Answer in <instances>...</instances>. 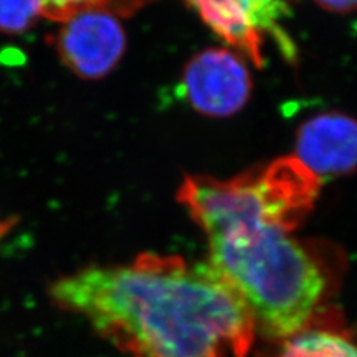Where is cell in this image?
Masks as SVG:
<instances>
[{
    "label": "cell",
    "instance_id": "cell-10",
    "mask_svg": "<svg viewBox=\"0 0 357 357\" xmlns=\"http://www.w3.org/2000/svg\"><path fill=\"white\" fill-rule=\"evenodd\" d=\"M110 0H43L42 15L64 22L89 9L106 8Z\"/></svg>",
    "mask_w": 357,
    "mask_h": 357
},
{
    "label": "cell",
    "instance_id": "cell-5",
    "mask_svg": "<svg viewBox=\"0 0 357 357\" xmlns=\"http://www.w3.org/2000/svg\"><path fill=\"white\" fill-rule=\"evenodd\" d=\"M252 75L228 48H207L185 66L178 91L198 114L208 118L236 115L252 96Z\"/></svg>",
    "mask_w": 357,
    "mask_h": 357
},
{
    "label": "cell",
    "instance_id": "cell-7",
    "mask_svg": "<svg viewBox=\"0 0 357 357\" xmlns=\"http://www.w3.org/2000/svg\"><path fill=\"white\" fill-rule=\"evenodd\" d=\"M296 158L320 181L357 169V121L338 110L311 116L296 131Z\"/></svg>",
    "mask_w": 357,
    "mask_h": 357
},
{
    "label": "cell",
    "instance_id": "cell-11",
    "mask_svg": "<svg viewBox=\"0 0 357 357\" xmlns=\"http://www.w3.org/2000/svg\"><path fill=\"white\" fill-rule=\"evenodd\" d=\"M321 9L335 14H350L357 10V0H312Z\"/></svg>",
    "mask_w": 357,
    "mask_h": 357
},
{
    "label": "cell",
    "instance_id": "cell-4",
    "mask_svg": "<svg viewBox=\"0 0 357 357\" xmlns=\"http://www.w3.org/2000/svg\"><path fill=\"white\" fill-rule=\"evenodd\" d=\"M204 24L231 48L243 52L256 67H264L265 39H275L289 60H295V45L282 29L289 13L286 0H186Z\"/></svg>",
    "mask_w": 357,
    "mask_h": 357
},
{
    "label": "cell",
    "instance_id": "cell-3",
    "mask_svg": "<svg viewBox=\"0 0 357 357\" xmlns=\"http://www.w3.org/2000/svg\"><path fill=\"white\" fill-rule=\"evenodd\" d=\"M320 185L296 156H280L227 181L188 176L177 201L207 237L255 225L292 234L314 208Z\"/></svg>",
    "mask_w": 357,
    "mask_h": 357
},
{
    "label": "cell",
    "instance_id": "cell-1",
    "mask_svg": "<svg viewBox=\"0 0 357 357\" xmlns=\"http://www.w3.org/2000/svg\"><path fill=\"white\" fill-rule=\"evenodd\" d=\"M50 296L127 357H248L256 337L225 278L176 255L85 266L54 282Z\"/></svg>",
    "mask_w": 357,
    "mask_h": 357
},
{
    "label": "cell",
    "instance_id": "cell-2",
    "mask_svg": "<svg viewBox=\"0 0 357 357\" xmlns=\"http://www.w3.org/2000/svg\"><path fill=\"white\" fill-rule=\"evenodd\" d=\"M208 238V264L240 295L256 333L283 342L323 328L328 299L344 266L332 243L299 240L268 225L236 228Z\"/></svg>",
    "mask_w": 357,
    "mask_h": 357
},
{
    "label": "cell",
    "instance_id": "cell-9",
    "mask_svg": "<svg viewBox=\"0 0 357 357\" xmlns=\"http://www.w3.org/2000/svg\"><path fill=\"white\" fill-rule=\"evenodd\" d=\"M43 0H0V31L21 33L42 14Z\"/></svg>",
    "mask_w": 357,
    "mask_h": 357
},
{
    "label": "cell",
    "instance_id": "cell-6",
    "mask_svg": "<svg viewBox=\"0 0 357 357\" xmlns=\"http://www.w3.org/2000/svg\"><path fill=\"white\" fill-rule=\"evenodd\" d=\"M55 36L60 59L85 79H98L115 69L126 51V31L105 8L89 9L61 22Z\"/></svg>",
    "mask_w": 357,
    "mask_h": 357
},
{
    "label": "cell",
    "instance_id": "cell-8",
    "mask_svg": "<svg viewBox=\"0 0 357 357\" xmlns=\"http://www.w3.org/2000/svg\"><path fill=\"white\" fill-rule=\"evenodd\" d=\"M274 357H357V345L329 328H312L282 342Z\"/></svg>",
    "mask_w": 357,
    "mask_h": 357
}]
</instances>
